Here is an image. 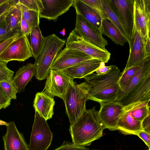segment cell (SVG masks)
I'll use <instances>...</instances> for the list:
<instances>
[{"instance_id":"obj_40","label":"cell","mask_w":150,"mask_h":150,"mask_svg":"<svg viewBox=\"0 0 150 150\" xmlns=\"http://www.w3.org/2000/svg\"><path fill=\"white\" fill-rule=\"evenodd\" d=\"M11 101L0 86V105L3 106L5 108L10 105Z\"/></svg>"},{"instance_id":"obj_16","label":"cell","mask_w":150,"mask_h":150,"mask_svg":"<svg viewBox=\"0 0 150 150\" xmlns=\"http://www.w3.org/2000/svg\"><path fill=\"white\" fill-rule=\"evenodd\" d=\"M44 7L40 18L56 22L72 6L74 0H41Z\"/></svg>"},{"instance_id":"obj_11","label":"cell","mask_w":150,"mask_h":150,"mask_svg":"<svg viewBox=\"0 0 150 150\" xmlns=\"http://www.w3.org/2000/svg\"><path fill=\"white\" fill-rule=\"evenodd\" d=\"M98 119L105 129L114 131L117 130L119 119L124 110L122 106L115 102L100 103Z\"/></svg>"},{"instance_id":"obj_10","label":"cell","mask_w":150,"mask_h":150,"mask_svg":"<svg viewBox=\"0 0 150 150\" xmlns=\"http://www.w3.org/2000/svg\"><path fill=\"white\" fill-rule=\"evenodd\" d=\"M116 14L129 41L133 27L134 0H107Z\"/></svg>"},{"instance_id":"obj_44","label":"cell","mask_w":150,"mask_h":150,"mask_svg":"<svg viewBox=\"0 0 150 150\" xmlns=\"http://www.w3.org/2000/svg\"><path fill=\"white\" fill-rule=\"evenodd\" d=\"M144 50L146 57L150 56V38L146 39L145 41Z\"/></svg>"},{"instance_id":"obj_24","label":"cell","mask_w":150,"mask_h":150,"mask_svg":"<svg viewBox=\"0 0 150 150\" xmlns=\"http://www.w3.org/2000/svg\"><path fill=\"white\" fill-rule=\"evenodd\" d=\"M22 17V11L19 1L7 13L4 20L8 31L18 32L20 31V25Z\"/></svg>"},{"instance_id":"obj_50","label":"cell","mask_w":150,"mask_h":150,"mask_svg":"<svg viewBox=\"0 0 150 150\" xmlns=\"http://www.w3.org/2000/svg\"><path fill=\"white\" fill-rule=\"evenodd\" d=\"M148 150H150V149H149Z\"/></svg>"},{"instance_id":"obj_25","label":"cell","mask_w":150,"mask_h":150,"mask_svg":"<svg viewBox=\"0 0 150 150\" xmlns=\"http://www.w3.org/2000/svg\"><path fill=\"white\" fill-rule=\"evenodd\" d=\"M101 33L117 45L123 46L127 42L118 28L108 19L102 20Z\"/></svg>"},{"instance_id":"obj_39","label":"cell","mask_w":150,"mask_h":150,"mask_svg":"<svg viewBox=\"0 0 150 150\" xmlns=\"http://www.w3.org/2000/svg\"><path fill=\"white\" fill-rule=\"evenodd\" d=\"M20 31L22 34L27 37L30 35L31 31L28 23L23 16L21 23Z\"/></svg>"},{"instance_id":"obj_17","label":"cell","mask_w":150,"mask_h":150,"mask_svg":"<svg viewBox=\"0 0 150 150\" xmlns=\"http://www.w3.org/2000/svg\"><path fill=\"white\" fill-rule=\"evenodd\" d=\"M2 138L4 150H29L23 134L18 129L13 121L8 123Z\"/></svg>"},{"instance_id":"obj_9","label":"cell","mask_w":150,"mask_h":150,"mask_svg":"<svg viewBox=\"0 0 150 150\" xmlns=\"http://www.w3.org/2000/svg\"><path fill=\"white\" fill-rule=\"evenodd\" d=\"M150 0H134L133 31L147 39L150 38Z\"/></svg>"},{"instance_id":"obj_37","label":"cell","mask_w":150,"mask_h":150,"mask_svg":"<svg viewBox=\"0 0 150 150\" xmlns=\"http://www.w3.org/2000/svg\"><path fill=\"white\" fill-rule=\"evenodd\" d=\"M21 34H22L21 32L18 33L0 42V55L14 40Z\"/></svg>"},{"instance_id":"obj_41","label":"cell","mask_w":150,"mask_h":150,"mask_svg":"<svg viewBox=\"0 0 150 150\" xmlns=\"http://www.w3.org/2000/svg\"><path fill=\"white\" fill-rule=\"evenodd\" d=\"M137 135L142 139L149 149H150V134L142 130L139 132Z\"/></svg>"},{"instance_id":"obj_42","label":"cell","mask_w":150,"mask_h":150,"mask_svg":"<svg viewBox=\"0 0 150 150\" xmlns=\"http://www.w3.org/2000/svg\"><path fill=\"white\" fill-rule=\"evenodd\" d=\"M114 66V65L105 66V63L102 62L100 67L96 71L98 74H104L109 71L113 68Z\"/></svg>"},{"instance_id":"obj_29","label":"cell","mask_w":150,"mask_h":150,"mask_svg":"<svg viewBox=\"0 0 150 150\" xmlns=\"http://www.w3.org/2000/svg\"><path fill=\"white\" fill-rule=\"evenodd\" d=\"M20 4L22 16L27 22L31 31L39 25L40 13L29 10L23 5Z\"/></svg>"},{"instance_id":"obj_31","label":"cell","mask_w":150,"mask_h":150,"mask_svg":"<svg viewBox=\"0 0 150 150\" xmlns=\"http://www.w3.org/2000/svg\"><path fill=\"white\" fill-rule=\"evenodd\" d=\"M93 9L101 17L102 20L108 19L100 0H81Z\"/></svg>"},{"instance_id":"obj_30","label":"cell","mask_w":150,"mask_h":150,"mask_svg":"<svg viewBox=\"0 0 150 150\" xmlns=\"http://www.w3.org/2000/svg\"><path fill=\"white\" fill-rule=\"evenodd\" d=\"M139 64L137 66L132 67L120 75L118 84L119 86L118 91H121L131 81L140 68Z\"/></svg>"},{"instance_id":"obj_15","label":"cell","mask_w":150,"mask_h":150,"mask_svg":"<svg viewBox=\"0 0 150 150\" xmlns=\"http://www.w3.org/2000/svg\"><path fill=\"white\" fill-rule=\"evenodd\" d=\"M146 39L138 32L133 31L129 39V53L127 61L123 71L133 66L138 65L146 57L144 45Z\"/></svg>"},{"instance_id":"obj_2","label":"cell","mask_w":150,"mask_h":150,"mask_svg":"<svg viewBox=\"0 0 150 150\" xmlns=\"http://www.w3.org/2000/svg\"><path fill=\"white\" fill-rule=\"evenodd\" d=\"M95 106L86 110L73 124L69 130L75 145L85 147L103 135L105 129L98 119Z\"/></svg>"},{"instance_id":"obj_43","label":"cell","mask_w":150,"mask_h":150,"mask_svg":"<svg viewBox=\"0 0 150 150\" xmlns=\"http://www.w3.org/2000/svg\"><path fill=\"white\" fill-rule=\"evenodd\" d=\"M142 130L150 134V114L142 122Z\"/></svg>"},{"instance_id":"obj_22","label":"cell","mask_w":150,"mask_h":150,"mask_svg":"<svg viewBox=\"0 0 150 150\" xmlns=\"http://www.w3.org/2000/svg\"><path fill=\"white\" fill-rule=\"evenodd\" d=\"M36 74L35 64L28 63L17 71L12 81L18 93L24 91L25 87Z\"/></svg>"},{"instance_id":"obj_47","label":"cell","mask_w":150,"mask_h":150,"mask_svg":"<svg viewBox=\"0 0 150 150\" xmlns=\"http://www.w3.org/2000/svg\"><path fill=\"white\" fill-rule=\"evenodd\" d=\"M60 33L63 36H64L65 34V28H64L62 30L60 31Z\"/></svg>"},{"instance_id":"obj_36","label":"cell","mask_w":150,"mask_h":150,"mask_svg":"<svg viewBox=\"0 0 150 150\" xmlns=\"http://www.w3.org/2000/svg\"><path fill=\"white\" fill-rule=\"evenodd\" d=\"M19 32H11L8 31L4 18L0 24V42Z\"/></svg>"},{"instance_id":"obj_5","label":"cell","mask_w":150,"mask_h":150,"mask_svg":"<svg viewBox=\"0 0 150 150\" xmlns=\"http://www.w3.org/2000/svg\"><path fill=\"white\" fill-rule=\"evenodd\" d=\"M66 47L81 52L105 63L108 62L110 57V53L106 49H102L89 42L75 29L70 33L67 38Z\"/></svg>"},{"instance_id":"obj_3","label":"cell","mask_w":150,"mask_h":150,"mask_svg":"<svg viewBox=\"0 0 150 150\" xmlns=\"http://www.w3.org/2000/svg\"><path fill=\"white\" fill-rule=\"evenodd\" d=\"M66 43L65 40L54 34L45 37L42 47L34 63L36 79L42 80L46 78L51 69V65Z\"/></svg>"},{"instance_id":"obj_33","label":"cell","mask_w":150,"mask_h":150,"mask_svg":"<svg viewBox=\"0 0 150 150\" xmlns=\"http://www.w3.org/2000/svg\"><path fill=\"white\" fill-rule=\"evenodd\" d=\"M7 63L0 60V82L11 81L13 77L14 72L7 67Z\"/></svg>"},{"instance_id":"obj_14","label":"cell","mask_w":150,"mask_h":150,"mask_svg":"<svg viewBox=\"0 0 150 150\" xmlns=\"http://www.w3.org/2000/svg\"><path fill=\"white\" fill-rule=\"evenodd\" d=\"M150 74L146 76L126 96L117 102L123 108L138 103L149 102Z\"/></svg>"},{"instance_id":"obj_1","label":"cell","mask_w":150,"mask_h":150,"mask_svg":"<svg viewBox=\"0 0 150 150\" xmlns=\"http://www.w3.org/2000/svg\"><path fill=\"white\" fill-rule=\"evenodd\" d=\"M120 73V69L114 65L106 73L90 74L83 78L84 82L79 84L86 91L88 100L100 103L115 102L119 88L118 81Z\"/></svg>"},{"instance_id":"obj_38","label":"cell","mask_w":150,"mask_h":150,"mask_svg":"<svg viewBox=\"0 0 150 150\" xmlns=\"http://www.w3.org/2000/svg\"><path fill=\"white\" fill-rule=\"evenodd\" d=\"M18 0H6L0 5V16L8 12L17 3Z\"/></svg>"},{"instance_id":"obj_13","label":"cell","mask_w":150,"mask_h":150,"mask_svg":"<svg viewBox=\"0 0 150 150\" xmlns=\"http://www.w3.org/2000/svg\"><path fill=\"white\" fill-rule=\"evenodd\" d=\"M76 13V20L75 30L86 40L103 49H106L108 45L107 40L102 36L101 33L86 20L82 16Z\"/></svg>"},{"instance_id":"obj_35","label":"cell","mask_w":150,"mask_h":150,"mask_svg":"<svg viewBox=\"0 0 150 150\" xmlns=\"http://www.w3.org/2000/svg\"><path fill=\"white\" fill-rule=\"evenodd\" d=\"M53 150H98L97 149H91L85 147L76 145L70 142L64 141L60 147Z\"/></svg>"},{"instance_id":"obj_7","label":"cell","mask_w":150,"mask_h":150,"mask_svg":"<svg viewBox=\"0 0 150 150\" xmlns=\"http://www.w3.org/2000/svg\"><path fill=\"white\" fill-rule=\"evenodd\" d=\"M43 91L54 98H64L74 83V79L62 71L51 69L46 77Z\"/></svg>"},{"instance_id":"obj_46","label":"cell","mask_w":150,"mask_h":150,"mask_svg":"<svg viewBox=\"0 0 150 150\" xmlns=\"http://www.w3.org/2000/svg\"><path fill=\"white\" fill-rule=\"evenodd\" d=\"M0 125H5L7 126L8 125V123H7L5 121L0 120Z\"/></svg>"},{"instance_id":"obj_28","label":"cell","mask_w":150,"mask_h":150,"mask_svg":"<svg viewBox=\"0 0 150 150\" xmlns=\"http://www.w3.org/2000/svg\"><path fill=\"white\" fill-rule=\"evenodd\" d=\"M109 19L118 28L129 44L127 35L117 16L110 6L107 0H100Z\"/></svg>"},{"instance_id":"obj_23","label":"cell","mask_w":150,"mask_h":150,"mask_svg":"<svg viewBox=\"0 0 150 150\" xmlns=\"http://www.w3.org/2000/svg\"><path fill=\"white\" fill-rule=\"evenodd\" d=\"M117 130L125 135H137L142 130V122L138 121L124 111L118 121Z\"/></svg>"},{"instance_id":"obj_8","label":"cell","mask_w":150,"mask_h":150,"mask_svg":"<svg viewBox=\"0 0 150 150\" xmlns=\"http://www.w3.org/2000/svg\"><path fill=\"white\" fill-rule=\"evenodd\" d=\"M33 55L27 37L21 34L14 40L0 55V60L8 62L24 61Z\"/></svg>"},{"instance_id":"obj_19","label":"cell","mask_w":150,"mask_h":150,"mask_svg":"<svg viewBox=\"0 0 150 150\" xmlns=\"http://www.w3.org/2000/svg\"><path fill=\"white\" fill-rule=\"evenodd\" d=\"M55 104L54 98L42 91L36 94L33 106L35 111L47 120L51 119L54 115Z\"/></svg>"},{"instance_id":"obj_45","label":"cell","mask_w":150,"mask_h":150,"mask_svg":"<svg viewBox=\"0 0 150 150\" xmlns=\"http://www.w3.org/2000/svg\"><path fill=\"white\" fill-rule=\"evenodd\" d=\"M8 12L5 13L0 16V24L5 18Z\"/></svg>"},{"instance_id":"obj_6","label":"cell","mask_w":150,"mask_h":150,"mask_svg":"<svg viewBox=\"0 0 150 150\" xmlns=\"http://www.w3.org/2000/svg\"><path fill=\"white\" fill-rule=\"evenodd\" d=\"M46 120L35 111L28 147L29 150H47L50 146L53 134Z\"/></svg>"},{"instance_id":"obj_21","label":"cell","mask_w":150,"mask_h":150,"mask_svg":"<svg viewBox=\"0 0 150 150\" xmlns=\"http://www.w3.org/2000/svg\"><path fill=\"white\" fill-rule=\"evenodd\" d=\"M72 6L76 12L80 14L101 33L102 19L97 13L81 0H74Z\"/></svg>"},{"instance_id":"obj_34","label":"cell","mask_w":150,"mask_h":150,"mask_svg":"<svg viewBox=\"0 0 150 150\" xmlns=\"http://www.w3.org/2000/svg\"><path fill=\"white\" fill-rule=\"evenodd\" d=\"M19 1L28 9L39 13L44 9L41 0H19Z\"/></svg>"},{"instance_id":"obj_26","label":"cell","mask_w":150,"mask_h":150,"mask_svg":"<svg viewBox=\"0 0 150 150\" xmlns=\"http://www.w3.org/2000/svg\"><path fill=\"white\" fill-rule=\"evenodd\" d=\"M149 102L139 103L123 108L124 111L136 120L142 122L150 114Z\"/></svg>"},{"instance_id":"obj_18","label":"cell","mask_w":150,"mask_h":150,"mask_svg":"<svg viewBox=\"0 0 150 150\" xmlns=\"http://www.w3.org/2000/svg\"><path fill=\"white\" fill-rule=\"evenodd\" d=\"M140 68L131 81L121 91H117L115 101L118 102L133 90L147 75L150 74V56L139 64Z\"/></svg>"},{"instance_id":"obj_48","label":"cell","mask_w":150,"mask_h":150,"mask_svg":"<svg viewBox=\"0 0 150 150\" xmlns=\"http://www.w3.org/2000/svg\"><path fill=\"white\" fill-rule=\"evenodd\" d=\"M6 0H0V5L6 1Z\"/></svg>"},{"instance_id":"obj_20","label":"cell","mask_w":150,"mask_h":150,"mask_svg":"<svg viewBox=\"0 0 150 150\" xmlns=\"http://www.w3.org/2000/svg\"><path fill=\"white\" fill-rule=\"evenodd\" d=\"M101 62L98 60L93 59L82 62L62 71L74 79L84 78L96 71Z\"/></svg>"},{"instance_id":"obj_32","label":"cell","mask_w":150,"mask_h":150,"mask_svg":"<svg viewBox=\"0 0 150 150\" xmlns=\"http://www.w3.org/2000/svg\"><path fill=\"white\" fill-rule=\"evenodd\" d=\"M0 86L10 100L16 99V95L18 92L12 80L8 82H0Z\"/></svg>"},{"instance_id":"obj_27","label":"cell","mask_w":150,"mask_h":150,"mask_svg":"<svg viewBox=\"0 0 150 150\" xmlns=\"http://www.w3.org/2000/svg\"><path fill=\"white\" fill-rule=\"evenodd\" d=\"M30 35V45L33 56L35 60L42 47L45 37L42 35L39 26H36L33 29Z\"/></svg>"},{"instance_id":"obj_12","label":"cell","mask_w":150,"mask_h":150,"mask_svg":"<svg viewBox=\"0 0 150 150\" xmlns=\"http://www.w3.org/2000/svg\"><path fill=\"white\" fill-rule=\"evenodd\" d=\"M93 59L81 52L66 47L58 53L50 68L62 71L82 62Z\"/></svg>"},{"instance_id":"obj_49","label":"cell","mask_w":150,"mask_h":150,"mask_svg":"<svg viewBox=\"0 0 150 150\" xmlns=\"http://www.w3.org/2000/svg\"><path fill=\"white\" fill-rule=\"evenodd\" d=\"M2 108H5L2 105H0V110Z\"/></svg>"},{"instance_id":"obj_4","label":"cell","mask_w":150,"mask_h":150,"mask_svg":"<svg viewBox=\"0 0 150 150\" xmlns=\"http://www.w3.org/2000/svg\"><path fill=\"white\" fill-rule=\"evenodd\" d=\"M71 125L74 123L86 110L87 93L76 82L69 88L63 99Z\"/></svg>"}]
</instances>
